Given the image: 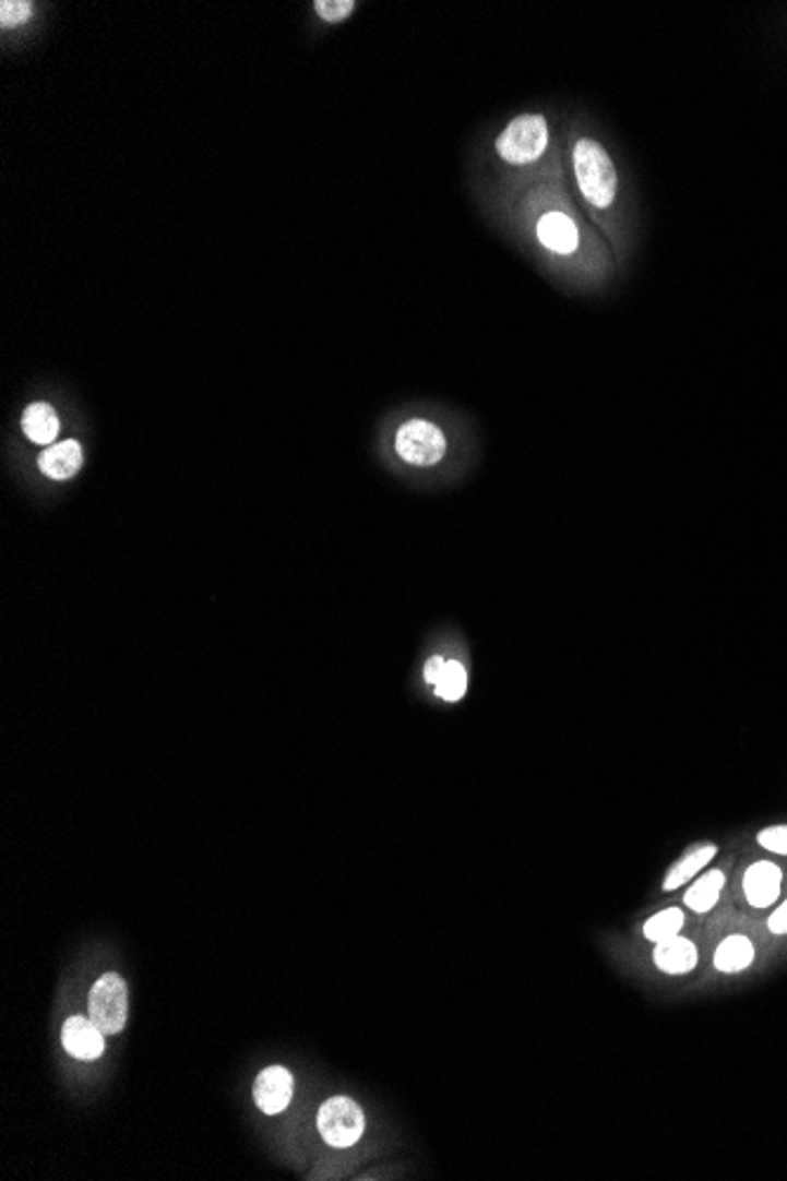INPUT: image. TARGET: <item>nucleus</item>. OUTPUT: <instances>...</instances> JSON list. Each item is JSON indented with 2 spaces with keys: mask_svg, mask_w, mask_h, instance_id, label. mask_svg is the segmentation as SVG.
Segmentation results:
<instances>
[{
  "mask_svg": "<svg viewBox=\"0 0 787 1181\" xmlns=\"http://www.w3.org/2000/svg\"><path fill=\"white\" fill-rule=\"evenodd\" d=\"M469 675L460 660H445L441 675L434 684V693L445 703H457L467 693Z\"/></svg>",
  "mask_w": 787,
  "mask_h": 1181,
  "instance_id": "obj_17",
  "label": "nucleus"
},
{
  "mask_svg": "<svg viewBox=\"0 0 787 1181\" xmlns=\"http://www.w3.org/2000/svg\"><path fill=\"white\" fill-rule=\"evenodd\" d=\"M91 1018L104 1036L121 1033L128 1022V986L114 971H107L91 991Z\"/></svg>",
  "mask_w": 787,
  "mask_h": 1181,
  "instance_id": "obj_6",
  "label": "nucleus"
},
{
  "mask_svg": "<svg viewBox=\"0 0 787 1181\" xmlns=\"http://www.w3.org/2000/svg\"><path fill=\"white\" fill-rule=\"evenodd\" d=\"M394 453L410 467L429 469L439 465L449 453V437L441 427L425 418L401 422L394 432Z\"/></svg>",
  "mask_w": 787,
  "mask_h": 1181,
  "instance_id": "obj_4",
  "label": "nucleus"
},
{
  "mask_svg": "<svg viewBox=\"0 0 787 1181\" xmlns=\"http://www.w3.org/2000/svg\"><path fill=\"white\" fill-rule=\"evenodd\" d=\"M38 467L43 475L55 481L76 477L79 469L83 467V449L79 441H73V439L59 441V444H52L50 449L40 453Z\"/></svg>",
  "mask_w": 787,
  "mask_h": 1181,
  "instance_id": "obj_12",
  "label": "nucleus"
},
{
  "mask_svg": "<svg viewBox=\"0 0 787 1181\" xmlns=\"http://www.w3.org/2000/svg\"><path fill=\"white\" fill-rule=\"evenodd\" d=\"M22 430L34 444H52L59 434V418L50 404H32L22 416Z\"/></svg>",
  "mask_w": 787,
  "mask_h": 1181,
  "instance_id": "obj_15",
  "label": "nucleus"
},
{
  "mask_svg": "<svg viewBox=\"0 0 787 1181\" xmlns=\"http://www.w3.org/2000/svg\"><path fill=\"white\" fill-rule=\"evenodd\" d=\"M34 14V5L26 3V0H3L0 3V24H3V28H12V26H20L24 24L26 20H32Z\"/></svg>",
  "mask_w": 787,
  "mask_h": 1181,
  "instance_id": "obj_20",
  "label": "nucleus"
},
{
  "mask_svg": "<svg viewBox=\"0 0 787 1181\" xmlns=\"http://www.w3.org/2000/svg\"><path fill=\"white\" fill-rule=\"evenodd\" d=\"M684 924H687L684 910L677 908V906H670V908H663L658 912H653L651 918L644 922L642 934L651 943H660L665 939H672V937L681 934Z\"/></svg>",
  "mask_w": 787,
  "mask_h": 1181,
  "instance_id": "obj_16",
  "label": "nucleus"
},
{
  "mask_svg": "<svg viewBox=\"0 0 787 1181\" xmlns=\"http://www.w3.org/2000/svg\"><path fill=\"white\" fill-rule=\"evenodd\" d=\"M64 1050L81 1061H93L104 1052V1033L93 1018L71 1016L62 1028Z\"/></svg>",
  "mask_w": 787,
  "mask_h": 1181,
  "instance_id": "obj_9",
  "label": "nucleus"
},
{
  "mask_svg": "<svg viewBox=\"0 0 787 1181\" xmlns=\"http://www.w3.org/2000/svg\"><path fill=\"white\" fill-rule=\"evenodd\" d=\"M717 854H719V847L712 843L691 847L670 870H667V875L663 880V892H677L681 887H687V884H691L697 875L703 873V870H707V866L717 859Z\"/></svg>",
  "mask_w": 787,
  "mask_h": 1181,
  "instance_id": "obj_11",
  "label": "nucleus"
},
{
  "mask_svg": "<svg viewBox=\"0 0 787 1181\" xmlns=\"http://www.w3.org/2000/svg\"><path fill=\"white\" fill-rule=\"evenodd\" d=\"M756 949L750 937L746 934H729L722 939L715 955H712V965L722 974H740L754 965Z\"/></svg>",
  "mask_w": 787,
  "mask_h": 1181,
  "instance_id": "obj_14",
  "label": "nucleus"
},
{
  "mask_svg": "<svg viewBox=\"0 0 787 1181\" xmlns=\"http://www.w3.org/2000/svg\"><path fill=\"white\" fill-rule=\"evenodd\" d=\"M552 150L555 138L545 114H522L512 118L496 140V154L504 166L516 170L542 166L555 180H567V154H552Z\"/></svg>",
  "mask_w": 787,
  "mask_h": 1181,
  "instance_id": "obj_3",
  "label": "nucleus"
},
{
  "mask_svg": "<svg viewBox=\"0 0 787 1181\" xmlns=\"http://www.w3.org/2000/svg\"><path fill=\"white\" fill-rule=\"evenodd\" d=\"M724 890H726V870L724 868L703 870V873L697 875L689 884V890L684 892V906L695 915H707L712 908L719 904Z\"/></svg>",
  "mask_w": 787,
  "mask_h": 1181,
  "instance_id": "obj_13",
  "label": "nucleus"
},
{
  "mask_svg": "<svg viewBox=\"0 0 787 1181\" xmlns=\"http://www.w3.org/2000/svg\"><path fill=\"white\" fill-rule=\"evenodd\" d=\"M754 839L764 851L776 854V856H787V823L768 825V828H762L760 833H756Z\"/></svg>",
  "mask_w": 787,
  "mask_h": 1181,
  "instance_id": "obj_18",
  "label": "nucleus"
},
{
  "mask_svg": "<svg viewBox=\"0 0 787 1181\" xmlns=\"http://www.w3.org/2000/svg\"><path fill=\"white\" fill-rule=\"evenodd\" d=\"M783 868L776 861H752L746 868V873H742L740 882L748 906H752L754 910H768L771 906H776L783 894Z\"/></svg>",
  "mask_w": 787,
  "mask_h": 1181,
  "instance_id": "obj_7",
  "label": "nucleus"
},
{
  "mask_svg": "<svg viewBox=\"0 0 787 1181\" xmlns=\"http://www.w3.org/2000/svg\"><path fill=\"white\" fill-rule=\"evenodd\" d=\"M366 1118L361 1106L347 1097H333L321 1106L319 1132L335 1148H349L363 1136Z\"/></svg>",
  "mask_w": 787,
  "mask_h": 1181,
  "instance_id": "obj_5",
  "label": "nucleus"
},
{
  "mask_svg": "<svg viewBox=\"0 0 787 1181\" xmlns=\"http://www.w3.org/2000/svg\"><path fill=\"white\" fill-rule=\"evenodd\" d=\"M766 929L776 937H787V898H783L780 904L774 908V912L768 915Z\"/></svg>",
  "mask_w": 787,
  "mask_h": 1181,
  "instance_id": "obj_21",
  "label": "nucleus"
},
{
  "mask_svg": "<svg viewBox=\"0 0 787 1181\" xmlns=\"http://www.w3.org/2000/svg\"><path fill=\"white\" fill-rule=\"evenodd\" d=\"M443 663H445L443 656H432V658H429V660L425 663V682H427L429 687H434V684H437V679H439V675H441Z\"/></svg>",
  "mask_w": 787,
  "mask_h": 1181,
  "instance_id": "obj_22",
  "label": "nucleus"
},
{
  "mask_svg": "<svg viewBox=\"0 0 787 1181\" xmlns=\"http://www.w3.org/2000/svg\"><path fill=\"white\" fill-rule=\"evenodd\" d=\"M651 959H653V965H656V969L667 974V977H687V974H691L697 967L701 953H697V946L691 939H687L684 934H677L672 939L653 943Z\"/></svg>",
  "mask_w": 787,
  "mask_h": 1181,
  "instance_id": "obj_8",
  "label": "nucleus"
},
{
  "mask_svg": "<svg viewBox=\"0 0 787 1181\" xmlns=\"http://www.w3.org/2000/svg\"><path fill=\"white\" fill-rule=\"evenodd\" d=\"M314 10L321 20L335 24V22H345L347 17H351L356 3L354 0H317Z\"/></svg>",
  "mask_w": 787,
  "mask_h": 1181,
  "instance_id": "obj_19",
  "label": "nucleus"
},
{
  "mask_svg": "<svg viewBox=\"0 0 787 1181\" xmlns=\"http://www.w3.org/2000/svg\"><path fill=\"white\" fill-rule=\"evenodd\" d=\"M528 215L533 239L571 284L594 293L613 282L618 272L613 248L573 203L563 180L540 182L530 194Z\"/></svg>",
  "mask_w": 787,
  "mask_h": 1181,
  "instance_id": "obj_1",
  "label": "nucleus"
},
{
  "mask_svg": "<svg viewBox=\"0 0 787 1181\" xmlns=\"http://www.w3.org/2000/svg\"><path fill=\"white\" fill-rule=\"evenodd\" d=\"M567 170L575 199L589 223L611 243L618 264L628 255V236L620 208V170L608 146L587 132L573 128L567 140Z\"/></svg>",
  "mask_w": 787,
  "mask_h": 1181,
  "instance_id": "obj_2",
  "label": "nucleus"
},
{
  "mask_svg": "<svg viewBox=\"0 0 787 1181\" xmlns=\"http://www.w3.org/2000/svg\"><path fill=\"white\" fill-rule=\"evenodd\" d=\"M293 1097V1075L281 1069L270 1066L260 1073L255 1083V1101L266 1116H276L286 1109Z\"/></svg>",
  "mask_w": 787,
  "mask_h": 1181,
  "instance_id": "obj_10",
  "label": "nucleus"
}]
</instances>
